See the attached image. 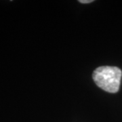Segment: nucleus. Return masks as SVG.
Returning <instances> with one entry per match:
<instances>
[{"instance_id":"nucleus-1","label":"nucleus","mask_w":122,"mask_h":122,"mask_svg":"<svg viewBox=\"0 0 122 122\" xmlns=\"http://www.w3.org/2000/svg\"><path fill=\"white\" fill-rule=\"evenodd\" d=\"M122 76V72L119 68L110 66L98 67L92 74L93 79L96 85L109 93L117 92Z\"/></svg>"},{"instance_id":"nucleus-2","label":"nucleus","mask_w":122,"mask_h":122,"mask_svg":"<svg viewBox=\"0 0 122 122\" xmlns=\"http://www.w3.org/2000/svg\"><path fill=\"white\" fill-rule=\"evenodd\" d=\"M79 1L82 4H88V3H91L92 1H94V0H79Z\"/></svg>"}]
</instances>
